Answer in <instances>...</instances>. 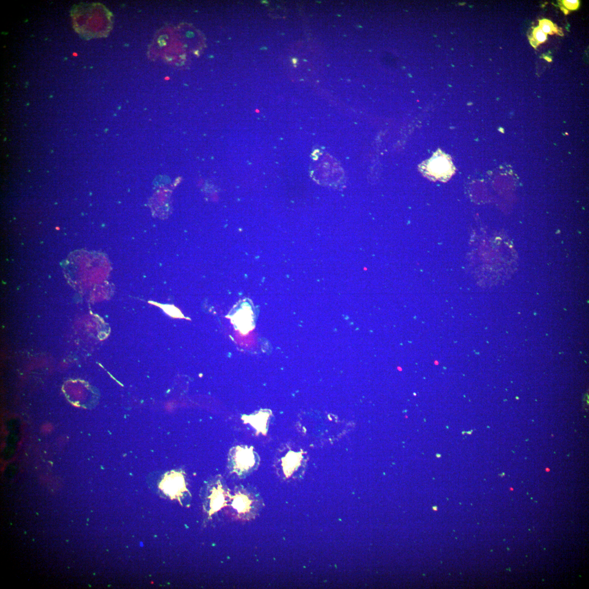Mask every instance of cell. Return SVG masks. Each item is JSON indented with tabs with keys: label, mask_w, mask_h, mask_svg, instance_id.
<instances>
[{
	"label": "cell",
	"mask_w": 589,
	"mask_h": 589,
	"mask_svg": "<svg viewBox=\"0 0 589 589\" xmlns=\"http://www.w3.org/2000/svg\"><path fill=\"white\" fill-rule=\"evenodd\" d=\"M73 28L86 40L107 37L113 28L114 17L105 6L99 3H81L71 10Z\"/></svg>",
	"instance_id": "6da1fadb"
},
{
	"label": "cell",
	"mask_w": 589,
	"mask_h": 589,
	"mask_svg": "<svg viewBox=\"0 0 589 589\" xmlns=\"http://www.w3.org/2000/svg\"><path fill=\"white\" fill-rule=\"evenodd\" d=\"M423 174L432 181L446 182L455 172V167L449 155L440 150L420 165Z\"/></svg>",
	"instance_id": "7a4b0ae2"
},
{
	"label": "cell",
	"mask_w": 589,
	"mask_h": 589,
	"mask_svg": "<svg viewBox=\"0 0 589 589\" xmlns=\"http://www.w3.org/2000/svg\"><path fill=\"white\" fill-rule=\"evenodd\" d=\"M159 487L171 499H177L181 504L180 498L183 493L188 492L183 474L175 471L166 473Z\"/></svg>",
	"instance_id": "3957f363"
},
{
	"label": "cell",
	"mask_w": 589,
	"mask_h": 589,
	"mask_svg": "<svg viewBox=\"0 0 589 589\" xmlns=\"http://www.w3.org/2000/svg\"><path fill=\"white\" fill-rule=\"evenodd\" d=\"M235 450L233 461L236 471L237 473L246 472L253 468L256 463L253 448L248 449L238 446Z\"/></svg>",
	"instance_id": "277c9868"
},
{
	"label": "cell",
	"mask_w": 589,
	"mask_h": 589,
	"mask_svg": "<svg viewBox=\"0 0 589 589\" xmlns=\"http://www.w3.org/2000/svg\"><path fill=\"white\" fill-rule=\"evenodd\" d=\"M271 411L262 410L259 411L256 415H250V416L247 417L244 415L243 419L245 421V424H250L254 429H256L258 432V435L261 432L263 435L265 436L267 433L268 421L270 417Z\"/></svg>",
	"instance_id": "5b68a950"
},
{
	"label": "cell",
	"mask_w": 589,
	"mask_h": 589,
	"mask_svg": "<svg viewBox=\"0 0 589 589\" xmlns=\"http://www.w3.org/2000/svg\"><path fill=\"white\" fill-rule=\"evenodd\" d=\"M226 497L227 495L221 485H219L218 488H213L212 494L209 497L210 499L209 517H212L215 513L219 511L223 507L228 506Z\"/></svg>",
	"instance_id": "8992f818"
},
{
	"label": "cell",
	"mask_w": 589,
	"mask_h": 589,
	"mask_svg": "<svg viewBox=\"0 0 589 589\" xmlns=\"http://www.w3.org/2000/svg\"><path fill=\"white\" fill-rule=\"evenodd\" d=\"M234 321V324L238 326L241 331L244 332V327L245 330H250L249 328L252 326L249 322L252 324V311L249 305H243V307L235 314Z\"/></svg>",
	"instance_id": "52a82bcc"
},
{
	"label": "cell",
	"mask_w": 589,
	"mask_h": 589,
	"mask_svg": "<svg viewBox=\"0 0 589 589\" xmlns=\"http://www.w3.org/2000/svg\"><path fill=\"white\" fill-rule=\"evenodd\" d=\"M301 457L300 454L291 452L283 459L282 466L284 473L287 477H290L296 469L299 466Z\"/></svg>",
	"instance_id": "ba28073f"
},
{
	"label": "cell",
	"mask_w": 589,
	"mask_h": 589,
	"mask_svg": "<svg viewBox=\"0 0 589 589\" xmlns=\"http://www.w3.org/2000/svg\"><path fill=\"white\" fill-rule=\"evenodd\" d=\"M231 498L233 500L232 506L239 513L244 514L250 511L252 501L247 495L239 493Z\"/></svg>",
	"instance_id": "9c48e42d"
},
{
	"label": "cell",
	"mask_w": 589,
	"mask_h": 589,
	"mask_svg": "<svg viewBox=\"0 0 589 589\" xmlns=\"http://www.w3.org/2000/svg\"><path fill=\"white\" fill-rule=\"evenodd\" d=\"M539 28H540L543 32L545 34H553V33H557V29L556 27L550 21L544 20L539 21Z\"/></svg>",
	"instance_id": "30bf717a"
},
{
	"label": "cell",
	"mask_w": 589,
	"mask_h": 589,
	"mask_svg": "<svg viewBox=\"0 0 589 589\" xmlns=\"http://www.w3.org/2000/svg\"><path fill=\"white\" fill-rule=\"evenodd\" d=\"M533 36H534V39L538 43H543L547 40V34H545L539 27L534 29Z\"/></svg>",
	"instance_id": "8fae6325"
},
{
	"label": "cell",
	"mask_w": 589,
	"mask_h": 589,
	"mask_svg": "<svg viewBox=\"0 0 589 589\" xmlns=\"http://www.w3.org/2000/svg\"><path fill=\"white\" fill-rule=\"evenodd\" d=\"M563 4L568 9L574 10L578 8L579 3L578 1H563Z\"/></svg>",
	"instance_id": "7c38bea8"
},
{
	"label": "cell",
	"mask_w": 589,
	"mask_h": 589,
	"mask_svg": "<svg viewBox=\"0 0 589 589\" xmlns=\"http://www.w3.org/2000/svg\"><path fill=\"white\" fill-rule=\"evenodd\" d=\"M530 43L533 47H536L539 43L534 39H530Z\"/></svg>",
	"instance_id": "4fadbf2b"
},
{
	"label": "cell",
	"mask_w": 589,
	"mask_h": 589,
	"mask_svg": "<svg viewBox=\"0 0 589 589\" xmlns=\"http://www.w3.org/2000/svg\"><path fill=\"white\" fill-rule=\"evenodd\" d=\"M561 10L563 11L564 13H565V14L567 15L568 14V11L567 10L564 9L563 8H561Z\"/></svg>",
	"instance_id": "5bb4252c"
},
{
	"label": "cell",
	"mask_w": 589,
	"mask_h": 589,
	"mask_svg": "<svg viewBox=\"0 0 589 589\" xmlns=\"http://www.w3.org/2000/svg\"><path fill=\"white\" fill-rule=\"evenodd\" d=\"M545 59L548 61L549 62L551 61V60H550L549 58H547V57H545Z\"/></svg>",
	"instance_id": "9a60e30c"
}]
</instances>
